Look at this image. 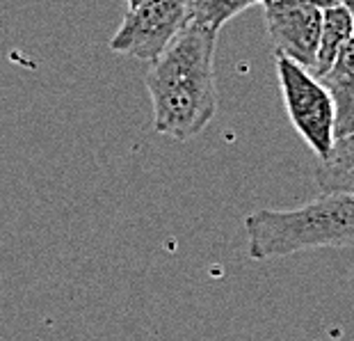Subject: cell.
Here are the masks:
<instances>
[{
    "label": "cell",
    "instance_id": "cell-1",
    "mask_svg": "<svg viewBox=\"0 0 354 341\" xmlns=\"http://www.w3.org/2000/svg\"><path fill=\"white\" fill-rule=\"evenodd\" d=\"M217 33L187 24L147 71L153 108V131L187 142L213 122L217 112L215 80Z\"/></svg>",
    "mask_w": 354,
    "mask_h": 341
},
{
    "label": "cell",
    "instance_id": "cell-2",
    "mask_svg": "<svg viewBox=\"0 0 354 341\" xmlns=\"http://www.w3.org/2000/svg\"><path fill=\"white\" fill-rule=\"evenodd\" d=\"M247 252L254 261L308 250L354 247V193H322L288 211L261 209L245 218Z\"/></svg>",
    "mask_w": 354,
    "mask_h": 341
},
{
    "label": "cell",
    "instance_id": "cell-3",
    "mask_svg": "<svg viewBox=\"0 0 354 341\" xmlns=\"http://www.w3.org/2000/svg\"><path fill=\"white\" fill-rule=\"evenodd\" d=\"M277 78L286 112L315 158L329 154L336 140V112L327 87L306 67L277 55Z\"/></svg>",
    "mask_w": 354,
    "mask_h": 341
},
{
    "label": "cell",
    "instance_id": "cell-4",
    "mask_svg": "<svg viewBox=\"0 0 354 341\" xmlns=\"http://www.w3.org/2000/svg\"><path fill=\"white\" fill-rule=\"evenodd\" d=\"M190 24V0H142L128 10L110 49L138 60H153Z\"/></svg>",
    "mask_w": 354,
    "mask_h": 341
},
{
    "label": "cell",
    "instance_id": "cell-5",
    "mask_svg": "<svg viewBox=\"0 0 354 341\" xmlns=\"http://www.w3.org/2000/svg\"><path fill=\"white\" fill-rule=\"evenodd\" d=\"M270 40L277 55L313 71L320 44L322 10L306 0H272L263 5Z\"/></svg>",
    "mask_w": 354,
    "mask_h": 341
},
{
    "label": "cell",
    "instance_id": "cell-6",
    "mask_svg": "<svg viewBox=\"0 0 354 341\" xmlns=\"http://www.w3.org/2000/svg\"><path fill=\"white\" fill-rule=\"evenodd\" d=\"M336 112V138L354 133V40L341 51L336 62L320 76Z\"/></svg>",
    "mask_w": 354,
    "mask_h": 341
},
{
    "label": "cell",
    "instance_id": "cell-7",
    "mask_svg": "<svg viewBox=\"0 0 354 341\" xmlns=\"http://www.w3.org/2000/svg\"><path fill=\"white\" fill-rule=\"evenodd\" d=\"M315 184L320 193H354V133L336 138L329 154L318 158Z\"/></svg>",
    "mask_w": 354,
    "mask_h": 341
},
{
    "label": "cell",
    "instance_id": "cell-8",
    "mask_svg": "<svg viewBox=\"0 0 354 341\" xmlns=\"http://www.w3.org/2000/svg\"><path fill=\"white\" fill-rule=\"evenodd\" d=\"M350 40H352V19L348 7L338 5V7H329V10H322L320 44H318V53H315V64L311 73L320 78L336 62V58L341 55V51L348 46Z\"/></svg>",
    "mask_w": 354,
    "mask_h": 341
},
{
    "label": "cell",
    "instance_id": "cell-9",
    "mask_svg": "<svg viewBox=\"0 0 354 341\" xmlns=\"http://www.w3.org/2000/svg\"><path fill=\"white\" fill-rule=\"evenodd\" d=\"M261 5V0H190V21L217 33L240 12Z\"/></svg>",
    "mask_w": 354,
    "mask_h": 341
},
{
    "label": "cell",
    "instance_id": "cell-10",
    "mask_svg": "<svg viewBox=\"0 0 354 341\" xmlns=\"http://www.w3.org/2000/svg\"><path fill=\"white\" fill-rule=\"evenodd\" d=\"M306 3H311V5H315V7H320V10H329V7L343 5L345 0H306Z\"/></svg>",
    "mask_w": 354,
    "mask_h": 341
},
{
    "label": "cell",
    "instance_id": "cell-11",
    "mask_svg": "<svg viewBox=\"0 0 354 341\" xmlns=\"http://www.w3.org/2000/svg\"><path fill=\"white\" fill-rule=\"evenodd\" d=\"M343 5L348 7V12H350V19H352V40H354V0H345Z\"/></svg>",
    "mask_w": 354,
    "mask_h": 341
},
{
    "label": "cell",
    "instance_id": "cell-12",
    "mask_svg": "<svg viewBox=\"0 0 354 341\" xmlns=\"http://www.w3.org/2000/svg\"><path fill=\"white\" fill-rule=\"evenodd\" d=\"M350 289H352V295H354V270H352V275H350Z\"/></svg>",
    "mask_w": 354,
    "mask_h": 341
},
{
    "label": "cell",
    "instance_id": "cell-13",
    "mask_svg": "<svg viewBox=\"0 0 354 341\" xmlns=\"http://www.w3.org/2000/svg\"><path fill=\"white\" fill-rule=\"evenodd\" d=\"M128 3V7H133V5H138V3H142V0H126Z\"/></svg>",
    "mask_w": 354,
    "mask_h": 341
},
{
    "label": "cell",
    "instance_id": "cell-14",
    "mask_svg": "<svg viewBox=\"0 0 354 341\" xmlns=\"http://www.w3.org/2000/svg\"><path fill=\"white\" fill-rule=\"evenodd\" d=\"M266 3H272V0H261V5H266Z\"/></svg>",
    "mask_w": 354,
    "mask_h": 341
}]
</instances>
